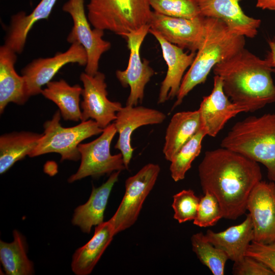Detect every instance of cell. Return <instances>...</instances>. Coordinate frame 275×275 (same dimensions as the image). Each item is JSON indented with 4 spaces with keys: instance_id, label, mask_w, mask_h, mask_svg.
<instances>
[{
    "instance_id": "obj_1",
    "label": "cell",
    "mask_w": 275,
    "mask_h": 275,
    "mask_svg": "<svg viewBox=\"0 0 275 275\" xmlns=\"http://www.w3.org/2000/svg\"><path fill=\"white\" fill-rule=\"evenodd\" d=\"M198 174L203 193L215 197L223 217L230 220L245 213L249 196L262 177L257 162L223 147L205 153Z\"/></svg>"
},
{
    "instance_id": "obj_2",
    "label": "cell",
    "mask_w": 275,
    "mask_h": 275,
    "mask_svg": "<svg viewBox=\"0 0 275 275\" xmlns=\"http://www.w3.org/2000/svg\"><path fill=\"white\" fill-rule=\"evenodd\" d=\"M222 79L225 93L245 112H254L275 102L274 71L267 61L243 48L213 68Z\"/></svg>"
},
{
    "instance_id": "obj_3",
    "label": "cell",
    "mask_w": 275,
    "mask_h": 275,
    "mask_svg": "<svg viewBox=\"0 0 275 275\" xmlns=\"http://www.w3.org/2000/svg\"><path fill=\"white\" fill-rule=\"evenodd\" d=\"M244 37L232 32L222 20L206 17L204 39L193 63L183 77L172 109L179 105L196 86L205 82L216 64L244 48Z\"/></svg>"
},
{
    "instance_id": "obj_4",
    "label": "cell",
    "mask_w": 275,
    "mask_h": 275,
    "mask_svg": "<svg viewBox=\"0 0 275 275\" xmlns=\"http://www.w3.org/2000/svg\"><path fill=\"white\" fill-rule=\"evenodd\" d=\"M221 146L261 163L267 169L268 179L275 183V113L237 122Z\"/></svg>"
},
{
    "instance_id": "obj_5",
    "label": "cell",
    "mask_w": 275,
    "mask_h": 275,
    "mask_svg": "<svg viewBox=\"0 0 275 275\" xmlns=\"http://www.w3.org/2000/svg\"><path fill=\"white\" fill-rule=\"evenodd\" d=\"M87 17L92 26L124 38L148 24L152 11L149 0H89Z\"/></svg>"
},
{
    "instance_id": "obj_6",
    "label": "cell",
    "mask_w": 275,
    "mask_h": 275,
    "mask_svg": "<svg viewBox=\"0 0 275 275\" xmlns=\"http://www.w3.org/2000/svg\"><path fill=\"white\" fill-rule=\"evenodd\" d=\"M61 115L60 111H57L51 120L44 123L43 134L29 157L57 153L61 155V161H77L80 159L78 149L80 143L103 132V129L92 119L81 121L73 127H62L60 123Z\"/></svg>"
},
{
    "instance_id": "obj_7",
    "label": "cell",
    "mask_w": 275,
    "mask_h": 275,
    "mask_svg": "<svg viewBox=\"0 0 275 275\" xmlns=\"http://www.w3.org/2000/svg\"><path fill=\"white\" fill-rule=\"evenodd\" d=\"M116 133L113 123L104 128L96 139L78 145L80 164L76 172L68 179L69 183L89 176L99 178L116 171L126 170L122 153L112 155L110 152L111 144Z\"/></svg>"
},
{
    "instance_id": "obj_8",
    "label": "cell",
    "mask_w": 275,
    "mask_h": 275,
    "mask_svg": "<svg viewBox=\"0 0 275 275\" xmlns=\"http://www.w3.org/2000/svg\"><path fill=\"white\" fill-rule=\"evenodd\" d=\"M160 171L158 164L144 166L125 181V191L115 214L108 220L115 235L129 228L136 221L146 198L153 189Z\"/></svg>"
},
{
    "instance_id": "obj_9",
    "label": "cell",
    "mask_w": 275,
    "mask_h": 275,
    "mask_svg": "<svg viewBox=\"0 0 275 275\" xmlns=\"http://www.w3.org/2000/svg\"><path fill=\"white\" fill-rule=\"evenodd\" d=\"M85 0H68L63 6V10L71 16L73 25L67 38L71 43H78L85 48L87 55L85 72L91 75L98 71L102 54L109 49L111 43L103 39L104 31L90 25L85 10Z\"/></svg>"
},
{
    "instance_id": "obj_10",
    "label": "cell",
    "mask_w": 275,
    "mask_h": 275,
    "mask_svg": "<svg viewBox=\"0 0 275 275\" xmlns=\"http://www.w3.org/2000/svg\"><path fill=\"white\" fill-rule=\"evenodd\" d=\"M149 29V25L146 24L124 37L130 50L129 62L127 68L117 70L116 75L123 87H130L126 105L136 106L139 102H142L145 86L155 74L149 61L146 59L142 61L140 57L141 45Z\"/></svg>"
},
{
    "instance_id": "obj_11",
    "label": "cell",
    "mask_w": 275,
    "mask_h": 275,
    "mask_svg": "<svg viewBox=\"0 0 275 275\" xmlns=\"http://www.w3.org/2000/svg\"><path fill=\"white\" fill-rule=\"evenodd\" d=\"M80 80L84 86L80 103L81 121L92 119L104 129L116 120L117 112L123 106L119 102L108 99L105 76L103 73L98 71L91 75L83 72L80 75Z\"/></svg>"
},
{
    "instance_id": "obj_12",
    "label": "cell",
    "mask_w": 275,
    "mask_h": 275,
    "mask_svg": "<svg viewBox=\"0 0 275 275\" xmlns=\"http://www.w3.org/2000/svg\"><path fill=\"white\" fill-rule=\"evenodd\" d=\"M87 62V55L85 48L76 43L71 44L65 52H58L52 57L33 60L21 70L28 97L41 94L42 87L50 82L65 65L77 63L86 66Z\"/></svg>"
},
{
    "instance_id": "obj_13",
    "label": "cell",
    "mask_w": 275,
    "mask_h": 275,
    "mask_svg": "<svg viewBox=\"0 0 275 275\" xmlns=\"http://www.w3.org/2000/svg\"><path fill=\"white\" fill-rule=\"evenodd\" d=\"M148 24L168 42L196 52L204 39L206 17H173L152 11Z\"/></svg>"
},
{
    "instance_id": "obj_14",
    "label": "cell",
    "mask_w": 275,
    "mask_h": 275,
    "mask_svg": "<svg viewBox=\"0 0 275 275\" xmlns=\"http://www.w3.org/2000/svg\"><path fill=\"white\" fill-rule=\"evenodd\" d=\"M246 209L253 226L252 242H275V183L262 180L258 182L249 196Z\"/></svg>"
},
{
    "instance_id": "obj_15",
    "label": "cell",
    "mask_w": 275,
    "mask_h": 275,
    "mask_svg": "<svg viewBox=\"0 0 275 275\" xmlns=\"http://www.w3.org/2000/svg\"><path fill=\"white\" fill-rule=\"evenodd\" d=\"M201 127L206 135L215 137L227 122L238 114L245 112L243 108L233 103L225 93L221 78L213 77L211 93L204 96L198 109Z\"/></svg>"
},
{
    "instance_id": "obj_16",
    "label": "cell",
    "mask_w": 275,
    "mask_h": 275,
    "mask_svg": "<svg viewBox=\"0 0 275 275\" xmlns=\"http://www.w3.org/2000/svg\"><path fill=\"white\" fill-rule=\"evenodd\" d=\"M166 119L163 112L142 106L126 105L117 112L114 124L119 137L115 148L122 153L126 170L134 151L131 145L133 131L143 126L160 124Z\"/></svg>"
},
{
    "instance_id": "obj_17",
    "label": "cell",
    "mask_w": 275,
    "mask_h": 275,
    "mask_svg": "<svg viewBox=\"0 0 275 275\" xmlns=\"http://www.w3.org/2000/svg\"><path fill=\"white\" fill-rule=\"evenodd\" d=\"M160 44L163 58L168 66L166 75L161 83L158 103H163L176 97L187 68L193 63L195 52L187 53L182 48L167 41L157 32L149 29Z\"/></svg>"
},
{
    "instance_id": "obj_18",
    "label": "cell",
    "mask_w": 275,
    "mask_h": 275,
    "mask_svg": "<svg viewBox=\"0 0 275 275\" xmlns=\"http://www.w3.org/2000/svg\"><path fill=\"white\" fill-rule=\"evenodd\" d=\"M241 0H197L201 14L205 17L224 21L233 33L253 38L261 21L246 15L242 10Z\"/></svg>"
},
{
    "instance_id": "obj_19",
    "label": "cell",
    "mask_w": 275,
    "mask_h": 275,
    "mask_svg": "<svg viewBox=\"0 0 275 275\" xmlns=\"http://www.w3.org/2000/svg\"><path fill=\"white\" fill-rule=\"evenodd\" d=\"M120 171L111 174L108 179L99 187L93 186L88 201L74 211L71 223L83 233L89 234L93 226L103 221L104 213L111 191L118 181Z\"/></svg>"
},
{
    "instance_id": "obj_20",
    "label": "cell",
    "mask_w": 275,
    "mask_h": 275,
    "mask_svg": "<svg viewBox=\"0 0 275 275\" xmlns=\"http://www.w3.org/2000/svg\"><path fill=\"white\" fill-rule=\"evenodd\" d=\"M16 53L5 45L0 47V113L10 103L23 105L29 98L24 77L15 71Z\"/></svg>"
},
{
    "instance_id": "obj_21",
    "label": "cell",
    "mask_w": 275,
    "mask_h": 275,
    "mask_svg": "<svg viewBox=\"0 0 275 275\" xmlns=\"http://www.w3.org/2000/svg\"><path fill=\"white\" fill-rule=\"evenodd\" d=\"M204 235L208 241L227 254L229 260L237 262L245 256L248 247L253 240L251 216L249 213L241 223L231 226L223 231L215 232L209 229Z\"/></svg>"
},
{
    "instance_id": "obj_22",
    "label": "cell",
    "mask_w": 275,
    "mask_h": 275,
    "mask_svg": "<svg viewBox=\"0 0 275 275\" xmlns=\"http://www.w3.org/2000/svg\"><path fill=\"white\" fill-rule=\"evenodd\" d=\"M115 235L109 222L96 226L92 237L72 255L71 267L76 275H88L93 271Z\"/></svg>"
},
{
    "instance_id": "obj_23",
    "label": "cell",
    "mask_w": 275,
    "mask_h": 275,
    "mask_svg": "<svg viewBox=\"0 0 275 275\" xmlns=\"http://www.w3.org/2000/svg\"><path fill=\"white\" fill-rule=\"evenodd\" d=\"M57 0H41L29 14L21 11L13 15L8 28L4 45L16 53L24 47L27 37L33 25L38 21L47 19Z\"/></svg>"
},
{
    "instance_id": "obj_24",
    "label": "cell",
    "mask_w": 275,
    "mask_h": 275,
    "mask_svg": "<svg viewBox=\"0 0 275 275\" xmlns=\"http://www.w3.org/2000/svg\"><path fill=\"white\" fill-rule=\"evenodd\" d=\"M201 120L198 109L176 113L167 128L163 153L171 161L179 149L199 130Z\"/></svg>"
},
{
    "instance_id": "obj_25",
    "label": "cell",
    "mask_w": 275,
    "mask_h": 275,
    "mask_svg": "<svg viewBox=\"0 0 275 275\" xmlns=\"http://www.w3.org/2000/svg\"><path fill=\"white\" fill-rule=\"evenodd\" d=\"M43 133L13 132L0 137V174L6 172L17 161L30 156Z\"/></svg>"
},
{
    "instance_id": "obj_26",
    "label": "cell",
    "mask_w": 275,
    "mask_h": 275,
    "mask_svg": "<svg viewBox=\"0 0 275 275\" xmlns=\"http://www.w3.org/2000/svg\"><path fill=\"white\" fill-rule=\"evenodd\" d=\"M82 92V88L79 85L71 86L65 80L60 79L49 82L41 94L58 106L65 120L77 122L82 118L79 106Z\"/></svg>"
},
{
    "instance_id": "obj_27",
    "label": "cell",
    "mask_w": 275,
    "mask_h": 275,
    "mask_svg": "<svg viewBox=\"0 0 275 275\" xmlns=\"http://www.w3.org/2000/svg\"><path fill=\"white\" fill-rule=\"evenodd\" d=\"M10 242L0 241V261L7 275H32L34 273L33 262L28 258L25 237L18 230L13 232Z\"/></svg>"
},
{
    "instance_id": "obj_28",
    "label": "cell",
    "mask_w": 275,
    "mask_h": 275,
    "mask_svg": "<svg viewBox=\"0 0 275 275\" xmlns=\"http://www.w3.org/2000/svg\"><path fill=\"white\" fill-rule=\"evenodd\" d=\"M206 135L205 131L201 127L173 156L170 161V171L174 181L184 179L192 162L201 152L202 142Z\"/></svg>"
},
{
    "instance_id": "obj_29",
    "label": "cell",
    "mask_w": 275,
    "mask_h": 275,
    "mask_svg": "<svg viewBox=\"0 0 275 275\" xmlns=\"http://www.w3.org/2000/svg\"><path fill=\"white\" fill-rule=\"evenodd\" d=\"M192 250L200 262L206 266L213 275H224L226 262L229 258L222 250L208 241L202 232L191 237Z\"/></svg>"
},
{
    "instance_id": "obj_30",
    "label": "cell",
    "mask_w": 275,
    "mask_h": 275,
    "mask_svg": "<svg viewBox=\"0 0 275 275\" xmlns=\"http://www.w3.org/2000/svg\"><path fill=\"white\" fill-rule=\"evenodd\" d=\"M153 11L173 17L192 19L202 16L197 0H149Z\"/></svg>"
},
{
    "instance_id": "obj_31",
    "label": "cell",
    "mask_w": 275,
    "mask_h": 275,
    "mask_svg": "<svg viewBox=\"0 0 275 275\" xmlns=\"http://www.w3.org/2000/svg\"><path fill=\"white\" fill-rule=\"evenodd\" d=\"M200 198L191 189H184L173 196L174 218L179 223L195 218Z\"/></svg>"
},
{
    "instance_id": "obj_32",
    "label": "cell",
    "mask_w": 275,
    "mask_h": 275,
    "mask_svg": "<svg viewBox=\"0 0 275 275\" xmlns=\"http://www.w3.org/2000/svg\"><path fill=\"white\" fill-rule=\"evenodd\" d=\"M200 198L194 225L200 227H208L215 225L223 217V213L215 197L209 192L204 193Z\"/></svg>"
},
{
    "instance_id": "obj_33",
    "label": "cell",
    "mask_w": 275,
    "mask_h": 275,
    "mask_svg": "<svg viewBox=\"0 0 275 275\" xmlns=\"http://www.w3.org/2000/svg\"><path fill=\"white\" fill-rule=\"evenodd\" d=\"M232 273L234 275H274L262 262L249 256L234 262Z\"/></svg>"
},
{
    "instance_id": "obj_34",
    "label": "cell",
    "mask_w": 275,
    "mask_h": 275,
    "mask_svg": "<svg viewBox=\"0 0 275 275\" xmlns=\"http://www.w3.org/2000/svg\"><path fill=\"white\" fill-rule=\"evenodd\" d=\"M245 256L253 257L262 262L275 275V242L268 244L252 242Z\"/></svg>"
},
{
    "instance_id": "obj_35",
    "label": "cell",
    "mask_w": 275,
    "mask_h": 275,
    "mask_svg": "<svg viewBox=\"0 0 275 275\" xmlns=\"http://www.w3.org/2000/svg\"><path fill=\"white\" fill-rule=\"evenodd\" d=\"M268 43L270 50L268 51L265 59L275 71V41L269 40Z\"/></svg>"
},
{
    "instance_id": "obj_36",
    "label": "cell",
    "mask_w": 275,
    "mask_h": 275,
    "mask_svg": "<svg viewBox=\"0 0 275 275\" xmlns=\"http://www.w3.org/2000/svg\"><path fill=\"white\" fill-rule=\"evenodd\" d=\"M256 7L263 10L275 11V0H257Z\"/></svg>"
}]
</instances>
